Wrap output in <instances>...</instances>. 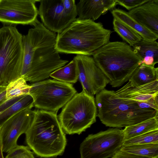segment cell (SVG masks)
Returning <instances> with one entry per match:
<instances>
[{
    "label": "cell",
    "instance_id": "obj_20",
    "mask_svg": "<svg viewBox=\"0 0 158 158\" xmlns=\"http://www.w3.org/2000/svg\"><path fill=\"white\" fill-rule=\"evenodd\" d=\"M50 77L66 83H76L78 79V74L75 61L73 60L66 65L56 70L50 74Z\"/></svg>",
    "mask_w": 158,
    "mask_h": 158
},
{
    "label": "cell",
    "instance_id": "obj_35",
    "mask_svg": "<svg viewBox=\"0 0 158 158\" xmlns=\"http://www.w3.org/2000/svg\"><path fill=\"white\" fill-rule=\"evenodd\" d=\"M6 86H2L0 85V93L6 89Z\"/></svg>",
    "mask_w": 158,
    "mask_h": 158
},
{
    "label": "cell",
    "instance_id": "obj_27",
    "mask_svg": "<svg viewBox=\"0 0 158 158\" xmlns=\"http://www.w3.org/2000/svg\"><path fill=\"white\" fill-rule=\"evenodd\" d=\"M5 158H35L28 146L18 145L7 152Z\"/></svg>",
    "mask_w": 158,
    "mask_h": 158
},
{
    "label": "cell",
    "instance_id": "obj_12",
    "mask_svg": "<svg viewBox=\"0 0 158 158\" xmlns=\"http://www.w3.org/2000/svg\"><path fill=\"white\" fill-rule=\"evenodd\" d=\"M35 110L27 109L14 114L1 126L0 140L3 152H7L16 147L19 137L25 134L35 117Z\"/></svg>",
    "mask_w": 158,
    "mask_h": 158
},
{
    "label": "cell",
    "instance_id": "obj_29",
    "mask_svg": "<svg viewBox=\"0 0 158 158\" xmlns=\"http://www.w3.org/2000/svg\"><path fill=\"white\" fill-rule=\"evenodd\" d=\"M64 8L70 15L76 18L77 15L76 5L74 0H62Z\"/></svg>",
    "mask_w": 158,
    "mask_h": 158
},
{
    "label": "cell",
    "instance_id": "obj_15",
    "mask_svg": "<svg viewBox=\"0 0 158 158\" xmlns=\"http://www.w3.org/2000/svg\"><path fill=\"white\" fill-rule=\"evenodd\" d=\"M127 13L143 26L158 35V0H150Z\"/></svg>",
    "mask_w": 158,
    "mask_h": 158
},
{
    "label": "cell",
    "instance_id": "obj_26",
    "mask_svg": "<svg viewBox=\"0 0 158 158\" xmlns=\"http://www.w3.org/2000/svg\"><path fill=\"white\" fill-rule=\"evenodd\" d=\"M158 143V128L124 141L123 146Z\"/></svg>",
    "mask_w": 158,
    "mask_h": 158
},
{
    "label": "cell",
    "instance_id": "obj_21",
    "mask_svg": "<svg viewBox=\"0 0 158 158\" xmlns=\"http://www.w3.org/2000/svg\"><path fill=\"white\" fill-rule=\"evenodd\" d=\"M120 151L149 158H158V143L123 145Z\"/></svg>",
    "mask_w": 158,
    "mask_h": 158
},
{
    "label": "cell",
    "instance_id": "obj_31",
    "mask_svg": "<svg viewBox=\"0 0 158 158\" xmlns=\"http://www.w3.org/2000/svg\"><path fill=\"white\" fill-rule=\"evenodd\" d=\"M23 96L15 98L8 100L5 99L0 101V114L14 103L19 100Z\"/></svg>",
    "mask_w": 158,
    "mask_h": 158
},
{
    "label": "cell",
    "instance_id": "obj_16",
    "mask_svg": "<svg viewBox=\"0 0 158 158\" xmlns=\"http://www.w3.org/2000/svg\"><path fill=\"white\" fill-rule=\"evenodd\" d=\"M117 5L116 0H81L76 5L78 19L94 21Z\"/></svg>",
    "mask_w": 158,
    "mask_h": 158
},
{
    "label": "cell",
    "instance_id": "obj_25",
    "mask_svg": "<svg viewBox=\"0 0 158 158\" xmlns=\"http://www.w3.org/2000/svg\"><path fill=\"white\" fill-rule=\"evenodd\" d=\"M113 24L114 31L131 46H133L143 39L139 35L115 18L113 19Z\"/></svg>",
    "mask_w": 158,
    "mask_h": 158
},
{
    "label": "cell",
    "instance_id": "obj_33",
    "mask_svg": "<svg viewBox=\"0 0 158 158\" xmlns=\"http://www.w3.org/2000/svg\"><path fill=\"white\" fill-rule=\"evenodd\" d=\"M6 89L0 93V102L6 99Z\"/></svg>",
    "mask_w": 158,
    "mask_h": 158
},
{
    "label": "cell",
    "instance_id": "obj_30",
    "mask_svg": "<svg viewBox=\"0 0 158 158\" xmlns=\"http://www.w3.org/2000/svg\"><path fill=\"white\" fill-rule=\"evenodd\" d=\"M137 103L141 108L158 110V96L153 97L148 101L142 102H137Z\"/></svg>",
    "mask_w": 158,
    "mask_h": 158
},
{
    "label": "cell",
    "instance_id": "obj_14",
    "mask_svg": "<svg viewBox=\"0 0 158 158\" xmlns=\"http://www.w3.org/2000/svg\"><path fill=\"white\" fill-rule=\"evenodd\" d=\"M115 97L123 100L145 102L158 96V80L135 87L129 81L114 94Z\"/></svg>",
    "mask_w": 158,
    "mask_h": 158
},
{
    "label": "cell",
    "instance_id": "obj_11",
    "mask_svg": "<svg viewBox=\"0 0 158 158\" xmlns=\"http://www.w3.org/2000/svg\"><path fill=\"white\" fill-rule=\"evenodd\" d=\"M73 60L77 65L82 91L88 95L94 96L109 83L108 80L97 66L92 57L77 55Z\"/></svg>",
    "mask_w": 158,
    "mask_h": 158
},
{
    "label": "cell",
    "instance_id": "obj_34",
    "mask_svg": "<svg viewBox=\"0 0 158 158\" xmlns=\"http://www.w3.org/2000/svg\"><path fill=\"white\" fill-rule=\"evenodd\" d=\"M0 158H4L2 150V145L0 140Z\"/></svg>",
    "mask_w": 158,
    "mask_h": 158
},
{
    "label": "cell",
    "instance_id": "obj_32",
    "mask_svg": "<svg viewBox=\"0 0 158 158\" xmlns=\"http://www.w3.org/2000/svg\"><path fill=\"white\" fill-rule=\"evenodd\" d=\"M111 158H149L131 154L120 150L117 152Z\"/></svg>",
    "mask_w": 158,
    "mask_h": 158
},
{
    "label": "cell",
    "instance_id": "obj_6",
    "mask_svg": "<svg viewBox=\"0 0 158 158\" xmlns=\"http://www.w3.org/2000/svg\"><path fill=\"white\" fill-rule=\"evenodd\" d=\"M97 114L94 96L82 91L67 102L57 117L65 133L80 135L96 122Z\"/></svg>",
    "mask_w": 158,
    "mask_h": 158
},
{
    "label": "cell",
    "instance_id": "obj_19",
    "mask_svg": "<svg viewBox=\"0 0 158 158\" xmlns=\"http://www.w3.org/2000/svg\"><path fill=\"white\" fill-rule=\"evenodd\" d=\"M158 128V116L125 127L123 130L124 140Z\"/></svg>",
    "mask_w": 158,
    "mask_h": 158
},
{
    "label": "cell",
    "instance_id": "obj_7",
    "mask_svg": "<svg viewBox=\"0 0 158 158\" xmlns=\"http://www.w3.org/2000/svg\"><path fill=\"white\" fill-rule=\"evenodd\" d=\"M23 35L15 26L0 28V85L20 77L23 54Z\"/></svg>",
    "mask_w": 158,
    "mask_h": 158
},
{
    "label": "cell",
    "instance_id": "obj_3",
    "mask_svg": "<svg viewBox=\"0 0 158 158\" xmlns=\"http://www.w3.org/2000/svg\"><path fill=\"white\" fill-rule=\"evenodd\" d=\"M25 134L28 146L40 157L61 155L66 145L65 134L56 112L35 110L33 120Z\"/></svg>",
    "mask_w": 158,
    "mask_h": 158
},
{
    "label": "cell",
    "instance_id": "obj_13",
    "mask_svg": "<svg viewBox=\"0 0 158 158\" xmlns=\"http://www.w3.org/2000/svg\"><path fill=\"white\" fill-rule=\"evenodd\" d=\"M40 2L38 14L44 25L52 32H61L76 19L66 12L62 0H42Z\"/></svg>",
    "mask_w": 158,
    "mask_h": 158
},
{
    "label": "cell",
    "instance_id": "obj_2",
    "mask_svg": "<svg viewBox=\"0 0 158 158\" xmlns=\"http://www.w3.org/2000/svg\"><path fill=\"white\" fill-rule=\"evenodd\" d=\"M111 33L100 23L77 18L57 34L55 48L59 52L90 56L109 42Z\"/></svg>",
    "mask_w": 158,
    "mask_h": 158
},
{
    "label": "cell",
    "instance_id": "obj_1",
    "mask_svg": "<svg viewBox=\"0 0 158 158\" xmlns=\"http://www.w3.org/2000/svg\"><path fill=\"white\" fill-rule=\"evenodd\" d=\"M23 35V54L20 76L36 82L47 79L69 61L61 58L56 48L57 35L39 21Z\"/></svg>",
    "mask_w": 158,
    "mask_h": 158
},
{
    "label": "cell",
    "instance_id": "obj_24",
    "mask_svg": "<svg viewBox=\"0 0 158 158\" xmlns=\"http://www.w3.org/2000/svg\"><path fill=\"white\" fill-rule=\"evenodd\" d=\"M30 86L22 77L10 82L6 89V99L23 96L29 94Z\"/></svg>",
    "mask_w": 158,
    "mask_h": 158
},
{
    "label": "cell",
    "instance_id": "obj_4",
    "mask_svg": "<svg viewBox=\"0 0 158 158\" xmlns=\"http://www.w3.org/2000/svg\"><path fill=\"white\" fill-rule=\"evenodd\" d=\"M93 58L113 87L128 81L141 60L126 43L109 42L93 53Z\"/></svg>",
    "mask_w": 158,
    "mask_h": 158
},
{
    "label": "cell",
    "instance_id": "obj_9",
    "mask_svg": "<svg viewBox=\"0 0 158 158\" xmlns=\"http://www.w3.org/2000/svg\"><path fill=\"white\" fill-rule=\"evenodd\" d=\"M124 141L123 130L118 128L89 135L80 144V158H111L120 150Z\"/></svg>",
    "mask_w": 158,
    "mask_h": 158
},
{
    "label": "cell",
    "instance_id": "obj_22",
    "mask_svg": "<svg viewBox=\"0 0 158 158\" xmlns=\"http://www.w3.org/2000/svg\"><path fill=\"white\" fill-rule=\"evenodd\" d=\"M34 106L33 99L29 94L23 96L0 114V126L12 116L24 109Z\"/></svg>",
    "mask_w": 158,
    "mask_h": 158
},
{
    "label": "cell",
    "instance_id": "obj_36",
    "mask_svg": "<svg viewBox=\"0 0 158 158\" xmlns=\"http://www.w3.org/2000/svg\"><path fill=\"white\" fill-rule=\"evenodd\" d=\"M1 126H0V128H1Z\"/></svg>",
    "mask_w": 158,
    "mask_h": 158
},
{
    "label": "cell",
    "instance_id": "obj_10",
    "mask_svg": "<svg viewBox=\"0 0 158 158\" xmlns=\"http://www.w3.org/2000/svg\"><path fill=\"white\" fill-rule=\"evenodd\" d=\"M40 0H0V22L34 26L38 21L35 4Z\"/></svg>",
    "mask_w": 158,
    "mask_h": 158
},
{
    "label": "cell",
    "instance_id": "obj_8",
    "mask_svg": "<svg viewBox=\"0 0 158 158\" xmlns=\"http://www.w3.org/2000/svg\"><path fill=\"white\" fill-rule=\"evenodd\" d=\"M29 94L34 106L39 110L57 113L77 93L72 84L48 79L30 85Z\"/></svg>",
    "mask_w": 158,
    "mask_h": 158
},
{
    "label": "cell",
    "instance_id": "obj_18",
    "mask_svg": "<svg viewBox=\"0 0 158 158\" xmlns=\"http://www.w3.org/2000/svg\"><path fill=\"white\" fill-rule=\"evenodd\" d=\"M157 80L158 68L142 64L136 69L128 81L132 86L137 87Z\"/></svg>",
    "mask_w": 158,
    "mask_h": 158
},
{
    "label": "cell",
    "instance_id": "obj_28",
    "mask_svg": "<svg viewBox=\"0 0 158 158\" xmlns=\"http://www.w3.org/2000/svg\"><path fill=\"white\" fill-rule=\"evenodd\" d=\"M150 0H116L117 4L130 10L149 1Z\"/></svg>",
    "mask_w": 158,
    "mask_h": 158
},
{
    "label": "cell",
    "instance_id": "obj_23",
    "mask_svg": "<svg viewBox=\"0 0 158 158\" xmlns=\"http://www.w3.org/2000/svg\"><path fill=\"white\" fill-rule=\"evenodd\" d=\"M133 47L134 52L141 60L144 58H151L158 63V43L156 41H149L142 39Z\"/></svg>",
    "mask_w": 158,
    "mask_h": 158
},
{
    "label": "cell",
    "instance_id": "obj_17",
    "mask_svg": "<svg viewBox=\"0 0 158 158\" xmlns=\"http://www.w3.org/2000/svg\"><path fill=\"white\" fill-rule=\"evenodd\" d=\"M111 13L114 17L132 31L139 35L143 40L149 41H156L157 35L143 26L130 16L127 12L121 9H113Z\"/></svg>",
    "mask_w": 158,
    "mask_h": 158
},
{
    "label": "cell",
    "instance_id": "obj_5",
    "mask_svg": "<svg viewBox=\"0 0 158 158\" xmlns=\"http://www.w3.org/2000/svg\"><path fill=\"white\" fill-rule=\"evenodd\" d=\"M114 92L104 89L96 95L97 116L106 126L121 128L158 116V110L141 108L136 101L115 97Z\"/></svg>",
    "mask_w": 158,
    "mask_h": 158
}]
</instances>
